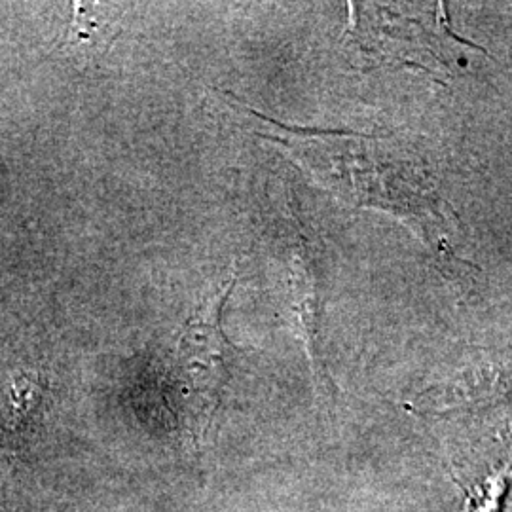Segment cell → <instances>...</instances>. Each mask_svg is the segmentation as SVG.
Instances as JSON below:
<instances>
[{
    "mask_svg": "<svg viewBox=\"0 0 512 512\" xmlns=\"http://www.w3.org/2000/svg\"><path fill=\"white\" fill-rule=\"evenodd\" d=\"M253 114L270 126L258 135L287 150L321 186L351 205L376 207L410 222L440 258L450 256L452 211L414 150L389 137L293 128Z\"/></svg>",
    "mask_w": 512,
    "mask_h": 512,
    "instance_id": "obj_1",
    "label": "cell"
}]
</instances>
